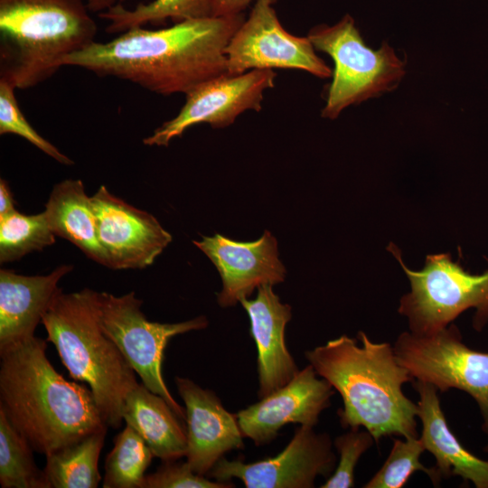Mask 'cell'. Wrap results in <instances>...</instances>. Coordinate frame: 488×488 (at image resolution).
<instances>
[{
	"mask_svg": "<svg viewBox=\"0 0 488 488\" xmlns=\"http://www.w3.org/2000/svg\"><path fill=\"white\" fill-rule=\"evenodd\" d=\"M245 18L242 14L188 19L158 30L134 27L109 42L95 41L66 57L63 66L128 80L161 95H185L228 74L224 50Z\"/></svg>",
	"mask_w": 488,
	"mask_h": 488,
	"instance_id": "obj_1",
	"label": "cell"
},
{
	"mask_svg": "<svg viewBox=\"0 0 488 488\" xmlns=\"http://www.w3.org/2000/svg\"><path fill=\"white\" fill-rule=\"evenodd\" d=\"M47 342L34 335L0 349V408L44 455L108 427L90 389L52 365Z\"/></svg>",
	"mask_w": 488,
	"mask_h": 488,
	"instance_id": "obj_2",
	"label": "cell"
},
{
	"mask_svg": "<svg viewBox=\"0 0 488 488\" xmlns=\"http://www.w3.org/2000/svg\"><path fill=\"white\" fill-rule=\"evenodd\" d=\"M319 377L343 399L338 409L343 427H363L379 442L381 437H418V404L402 387L415 380L398 361L392 345L374 343L362 331L328 341L305 352Z\"/></svg>",
	"mask_w": 488,
	"mask_h": 488,
	"instance_id": "obj_3",
	"label": "cell"
},
{
	"mask_svg": "<svg viewBox=\"0 0 488 488\" xmlns=\"http://www.w3.org/2000/svg\"><path fill=\"white\" fill-rule=\"evenodd\" d=\"M89 13L83 0H0V79L23 89L52 77L95 42Z\"/></svg>",
	"mask_w": 488,
	"mask_h": 488,
	"instance_id": "obj_4",
	"label": "cell"
},
{
	"mask_svg": "<svg viewBox=\"0 0 488 488\" xmlns=\"http://www.w3.org/2000/svg\"><path fill=\"white\" fill-rule=\"evenodd\" d=\"M99 294L89 288L64 293L61 289L42 324L71 378L89 386L108 425H122L127 393L137 384L136 372L99 319Z\"/></svg>",
	"mask_w": 488,
	"mask_h": 488,
	"instance_id": "obj_5",
	"label": "cell"
},
{
	"mask_svg": "<svg viewBox=\"0 0 488 488\" xmlns=\"http://www.w3.org/2000/svg\"><path fill=\"white\" fill-rule=\"evenodd\" d=\"M307 37L334 62L323 117L335 119L349 106L392 90L405 75L394 50L386 42L376 51L368 47L350 14L333 25L314 26Z\"/></svg>",
	"mask_w": 488,
	"mask_h": 488,
	"instance_id": "obj_6",
	"label": "cell"
},
{
	"mask_svg": "<svg viewBox=\"0 0 488 488\" xmlns=\"http://www.w3.org/2000/svg\"><path fill=\"white\" fill-rule=\"evenodd\" d=\"M388 249L410 283L411 290L401 297L398 311L408 318L411 333H434L469 308L475 310L474 328L483 330L488 323V271L472 275L453 262L449 253L427 255L423 269L413 271L394 244Z\"/></svg>",
	"mask_w": 488,
	"mask_h": 488,
	"instance_id": "obj_7",
	"label": "cell"
},
{
	"mask_svg": "<svg viewBox=\"0 0 488 488\" xmlns=\"http://www.w3.org/2000/svg\"><path fill=\"white\" fill-rule=\"evenodd\" d=\"M142 304L133 291L119 296L100 292L101 327L117 344L142 383L163 397L184 421L185 410L174 400L163 377L164 349L172 337L206 328L208 319L200 315L174 324L150 322L141 310Z\"/></svg>",
	"mask_w": 488,
	"mask_h": 488,
	"instance_id": "obj_8",
	"label": "cell"
},
{
	"mask_svg": "<svg viewBox=\"0 0 488 488\" xmlns=\"http://www.w3.org/2000/svg\"><path fill=\"white\" fill-rule=\"evenodd\" d=\"M393 348L399 362L415 380L430 383L441 392L456 389L471 396L488 436V352L465 344L454 324L430 334L403 332Z\"/></svg>",
	"mask_w": 488,
	"mask_h": 488,
	"instance_id": "obj_9",
	"label": "cell"
},
{
	"mask_svg": "<svg viewBox=\"0 0 488 488\" xmlns=\"http://www.w3.org/2000/svg\"><path fill=\"white\" fill-rule=\"evenodd\" d=\"M277 0H256L249 17L234 33L224 53L228 74L251 70L291 69L305 70L321 79L333 70L316 53L307 36L291 34L282 26Z\"/></svg>",
	"mask_w": 488,
	"mask_h": 488,
	"instance_id": "obj_10",
	"label": "cell"
},
{
	"mask_svg": "<svg viewBox=\"0 0 488 488\" xmlns=\"http://www.w3.org/2000/svg\"><path fill=\"white\" fill-rule=\"evenodd\" d=\"M276 76L274 70H251L203 82L185 94L178 114L155 128L143 143L167 146L194 125L207 123L213 128H224L248 110L259 111L264 93L274 87Z\"/></svg>",
	"mask_w": 488,
	"mask_h": 488,
	"instance_id": "obj_11",
	"label": "cell"
},
{
	"mask_svg": "<svg viewBox=\"0 0 488 488\" xmlns=\"http://www.w3.org/2000/svg\"><path fill=\"white\" fill-rule=\"evenodd\" d=\"M335 466L336 455L329 435L301 426L276 456L249 464L223 456L206 476L216 481L237 478L247 488H312L318 476L328 478Z\"/></svg>",
	"mask_w": 488,
	"mask_h": 488,
	"instance_id": "obj_12",
	"label": "cell"
},
{
	"mask_svg": "<svg viewBox=\"0 0 488 488\" xmlns=\"http://www.w3.org/2000/svg\"><path fill=\"white\" fill-rule=\"evenodd\" d=\"M98 239L113 269L144 268L172 241L151 213L137 209L101 185L91 196Z\"/></svg>",
	"mask_w": 488,
	"mask_h": 488,
	"instance_id": "obj_13",
	"label": "cell"
},
{
	"mask_svg": "<svg viewBox=\"0 0 488 488\" xmlns=\"http://www.w3.org/2000/svg\"><path fill=\"white\" fill-rule=\"evenodd\" d=\"M333 394L334 389L309 364L285 386L239 410V428L244 437L262 446L272 442L286 424L314 427Z\"/></svg>",
	"mask_w": 488,
	"mask_h": 488,
	"instance_id": "obj_14",
	"label": "cell"
},
{
	"mask_svg": "<svg viewBox=\"0 0 488 488\" xmlns=\"http://www.w3.org/2000/svg\"><path fill=\"white\" fill-rule=\"evenodd\" d=\"M216 267L222 283L217 293L221 307L233 306L263 285L281 283L286 269L278 257L277 241L268 231L255 241L242 242L215 234L193 240Z\"/></svg>",
	"mask_w": 488,
	"mask_h": 488,
	"instance_id": "obj_15",
	"label": "cell"
},
{
	"mask_svg": "<svg viewBox=\"0 0 488 488\" xmlns=\"http://www.w3.org/2000/svg\"><path fill=\"white\" fill-rule=\"evenodd\" d=\"M175 385L185 405L186 462L206 476L227 452L244 449L237 415L224 408L215 392L188 378L175 377Z\"/></svg>",
	"mask_w": 488,
	"mask_h": 488,
	"instance_id": "obj_16",
	"label": "cell"
},
{
	"mask_svg": "<svg viewBox=\"0 0 488 488\" xmlns=\"http://www.w3.org/2000/svg\"><path fill=\"white\" fill-rule=\"evenodd\" d=\"M272 286L263 285L254 299L243 298L239 302L249 315L250 334L258 351L259 399L287 384L300 371L285 339L292 308L280 301Z\"/></svg>",
	"mask_w": 488,
	"mask_h": 488,
	"instance_id": "obj_17",
	"label": "cell"
},
{
	"mask_svg": "<svg viewBox=\"0 0 488 488\" xmlns=\"http://www.w3.org/2000/svg\"><path fill=\"white\" fill-rule=\"evenodd\" d=\"M72 269V265H61L48 275L37 276L0 270V349L34 336L61 289L59 281Z\"/></svg>",
	"mask_w": 488,
	"mask_h": 488,
	"instance_id": "obj_18",
	"label": "cell"
},
{
	"mask_svg": "<svg viewBox=\"0 0 488 488\" xmlns=\"http://www.w3.org/2000/svg\"><path fill=\"white\" fill-rule=\"evenodd\" d=\"M417 390L418 417L422 423L420 439L425 449L436 458L440 477L459 476L476 488H488V461L469 452L452 432L442 410L437 389L427 382L414 380Z\"/></svg>",
	"mask_w": 488,
	"mask_h": 488,
	"instance_id": "obj_19",
	"label": "cell"
},
{
	"mask_svg": "<svg viewBox=\"0 0 488 488\" xmlns=\"http://www.w3.org/2000/svg\"><path fill=\"white\" fill-rule=\"evenodd\" d=\"M123 420L162 461L178 460L186 455V427L166 400L143 383L131 389L124 401Z\"/></svg>",
	"mask_w": 488,
	"mask_h": 488,
	"instance_id": "obj_20",
	"label": "cell"
},
{
	"mask_svg": "<svg viewBox=\"0 0 488 488\" xmlns=\"http://www.w3.org/2000/svg\"><path fill=\"white\" fill-rule=\"evenodd\" d=\"M57 237L78 247L90 259L108 267L107 256L97 233L92 198L81 180L66 179L55 184L43 211Z\"/></svg>",
	"mask_w": 488,
	"mask_h": 488,
	"instance_id": "obj_21",
	"label": "cell"
},
{
	"mask_svg": "<svg viewBox=\"0 0 488 488\" xmlns=\"http://www.w3.org/2000/svg\"><path fill=\"white\" fill-rule=\"evenodd\" d=\"M108 427L46 456L43 472L50 488H96L101 481L99 458Z\"/></svg>",
	"mask_w": 488,
	"mask_h": 488,
	"instance_id": "obj_22",
	"label": "cell"
},
{
	"mask_svg": "<svg viewBox=\"0 0 488 488\" xmlns=\"http://www.w3.org/2000/svg\"><path fill=\"white\" fill-rule=\"evenodd\" d=\"M98 15L108 22V33H122L148 23H162L169 18L177 23L211 17L209 0H154L133 9L119 4Z\"/></svg>",
	"mask_w": 488,
	"mask_h": 488,
	"instance_id": "obj_23",
	"label": "cell"
},
{
	"mask_svg": "<svg viewBox=\"0 0 488 488\" xmlns=\"http://www.w3.org/2000/svg\"><path fill=\"white\" fill-rule=\"evenodd\" d=\"M33 449L0 408V485L2 488H50Z\"/></svg>",
	"mask_w": 488,
	"mask_h": 488,
	"instance_id": "obj_24",
	"label": "cell"
},
{
	"mask_svg": "<svg viewBox=\"0 0 488 488\" xmlns=\"http://www.w3.org/2000/svg\"><path fill=\"white\" fill-rule=\"evenodd\" d=\"M154 456L144 439L127 425L107 455L103 488H143L145 473Z\"/></svg>",
	"mask_w": 488,
	"mask_h": 488,
	"instance_id": "obj_25",
	"label": "cell"
},
{
	"mask_svg": "<svg viewBox=\"0 0 488 488\" xmlns=\"http://www.w3.org/2000/svg\"><path fill=\"white\" fill-rule=\"evenodd\" d=\"M44 211L26 215L14 211L0 216V262L22 258L55 243Z\"/></svg>",
	"mask_w": 488,
	"mask_h": 488,
	"instance_id": "obj_26",
	"label": "cell"
},
{
	"mask_svg": "<svg viewBox=\"0 0 488 488\" xmlns=\"http://www.w3.org/2000/svg\"><path fill=\"white\" fill-rule=\"evenodd\" d=\"M425 450L420 437H408L405 440L395 438L384 464L363 487L400 488L418 471L427 474L435 485L438 484L441 479L436 467H427L420 462Z\"/></svg>",
	"mask_w": 488,
	"mask_h": 488,
	"instance_id": "obj_27",
	"label": "cell"
},
{
	"mask_svg": "<svg viewBox=\"0 0 488 488\" xmlns=\"http://www.w3.org/2000/svg\"><path fill=\"white\" fill-rule=\"evenodd\" d=\"M14 89L11 83L0 79V135L20 136L60 164H73L74 162L70 157L43 138L29 124L19 108Z\"/></svg>",
	"mask_w": 488,
	"mask_h": 488,
	"instance_id": "obj_28",
	"label": "cell"
},
{
	"mask_svg": "<svg viewBox=\"0 0 488 488\" xmlns=\"http://www.w3.org/2000/svg\"><path fill=\"white\" fill-rule=\"evenodd\" d=\"M375 442L371 434L361 427H352L338 436L333 442L339 453V462L322 488H351L355 486L354 471L361 456Z\"/></svg>",
	"mask_w": 488,
	"mask_h": 488,
	"instance_id": "obj_29",
	"label": "cell"
},
{
	"mask_svg": "<svg viewBox=\"0 0 488 488\" xmlns=\"http://www.w3.org/2000/svg\"><path fill=\"white\" fill-rule=\"evenodd\" d=\"M230 481H212L194 473L189 464L178 460L162 461L155 473L145 474L143 488H231Z\"/></svg>",
	"mask_w": 488,
	"mask_h": 488,
	"instance_id": "obj_30",
	"label": "cell"
},
{
	"mask_svg": "<svg viewBox=\"0 0 488 488\" xmlns=\"http://www.w3.org/2000/svg\"><path fill=\"white\" fill-rule=\"evenodd\" d=\"M253 0H209L211 17H230L242 14Z\"/></svg>",
	"mask_w": 488,
	"mask_h": 488,
	"instance_id": "obj_31",
	"label": "cell"
},
{
	"mask_svg": "<svg viewBox=\"0 0 488 488\" xmlns=\"http://www.w3.org/2000/svg\"><path fill=\"white\" fill-rule=\"evenodd\" d=\"M16 211L12 192L5 180H0V216Z\"/></svg>",
	"mask_w": 488,
	"mask_h": 488,
	"instance_id": "obj_32",
	"label": "cell"
},
{
	"mask_svg": "<svg viewBox=\"0 0 488 488\" xmlns=\"http://www.w3.org/2000/svg\"><path fill=\"white\" fill-rule=\"evenodd\" d=\"M90 13L98 14L111 7L122 4L126 0H83Z\"/></svg>",
	"mask_w": 488,
	"mask_h": 488,
	"instance_id": "obj_33",
	"label": "cell"
}]
</instances>
